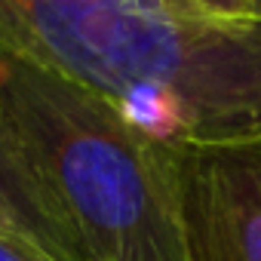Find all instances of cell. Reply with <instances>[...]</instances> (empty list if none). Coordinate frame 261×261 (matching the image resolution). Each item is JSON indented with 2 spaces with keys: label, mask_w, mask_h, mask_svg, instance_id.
<instances>
[{
  "label": "cell",
  "mask_w": 261,
  "mask_h": 261,
  "mask_svg": "<svg viewBox=\"0 0 261 261\" xmlns=\"http://www.w3.org/2000/svg\"><path fill=\"white\" fill-rule=\"evenodd\" d=\"M0 49L175 151L261 139V19L240 0H0Z\"/></svg>",
  "instance_id": "obj_1"
},
{
  "label": "cell",
  "mask_w": 261,
  "mask_h": 261,
  "mask_svg": "<svg viewBox=\"0 0 261 261\" xmlns=\"http://www.w3.org/2000/svg\"><path fill=\"white\" fill-rule=\"evenodd\" d=\"M0 108L86 261H194L175 148L139 133L101 95L4 49Z\"/></svg>",
  "instance_id": "obj_2"
},
{
  "label": "cell",
  "mask_w": 261,
  "mask_h": 261,
  "mask_svg": "<svg viewBox=\"0 0 261 261\" xmlns=\"http://www.w3.org/2000/svg\"><path fill=\"white\" fill-rule=\"evenodd\" d=\"M194 261H261V139L175 151Z\"/></svg>",
  "instance_id": "obj_3"
},
{
  "label": "cell",
  "mask_w": 261,
  "mask_h": 261,
  "mask_svg": "<svg viewBox=\"0 0 261 261\" xmlns=\"http://www.w3.org/2000/svg\"><path fill=\"white\" fill-rule=\"evenodd\" d=\"M0 230L19 233L59 261H86L80 240L0 108Z\"/></svg>",
  "instance_id": "obj_4"
},
{
  "label": "cell",
  "mask_w": 261,
  "mask_h": 261,
  "mask_svg": "<svg viewBox=\"0 0 261 261\" xmlns=\"http://www.w3.org/2000/svg\"><path fill=\"white\" fill-rule=\"evenodd\" d=\"M0 261H59L49 252H43L40 246H34L31 240L0 230Z\"/></svg>",
  "instance_id": "obj_5"
}]
</instances>
